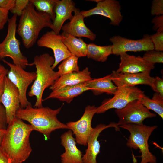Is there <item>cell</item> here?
<instances>
[{
    "mask_svg": "<svg viewBox=\"0 0 163 163\" xmlns=\"http://www.w3.org/2000/svg\"><path fill=\"white\" fill-rule=\"evenodd\" d=\"M1 103L5 109L8 125L16 117V113L20 108V105L18 90L6 76L5 78L4 89Z\"/></svg>",
    "mask_w": 163,
    "mask_h": 163,
    "instance_id": "cell-14",
    "label": "cell"
},
{
    "mask_svg": "<svg viewBox=\"0 0 163 163\" xmlns=\"http://www.w3.org/2000/svg\"><path fill=\"white\" fill-rule=\"evenodd\" d=\"M17 17V15L14 14L8 20L6 36L0 43V58L10 57L13 64L25 69L29 63L27 57L21 53L19 42L16 37Z\"/></svg>",
    "mask_w": 163,
    "mask_h": 163,
    "instance_id": "cell-6",
    "label": "cell"
},
{
    "mask_svg": "<svg viewBox=\"0 0 163 163\" xmlns=\"http://www.w3.org/2000/svg\"><path fill=\"white\" fill-rule=\"evenodd\" d=\"M117 87V89L113 97L104 100L101 105L97 107L96 113H104L113 108L122 109L130 102L138 100L145 95L144 91L135 86Z\"/></svg>",
    "mask_w": 163,
    "mask_h": 163,
    "instance_id": "cell-8",
    "label": "cell"
},
{
    "mask_svg": "<svg viewBox=\"0 0 163 163\" xmlns=\"http://www.w3.org/2000/svg\"><path fill=\"white\" fill-rule=\"evenodd\" d=\"M97 3L95 7L88 10L81 11L84 18L101 15L109 18L110 24L119 26L123 18L119 2L115 0H99Z\"/></svg>",
    "mask_w": 163,
    "mask_h": 163,
    "instance_id": "cell-13",
    "label": "cell"
},
{
    "mask_svg": "<svg viewBox=\"0 0 163 163\" xmlns=\"http://www.w3.org/2000/svg\"><path fill=\"white\" fill-rule=\"evenodd\" d=\"M153 29L157 31H163V15L156 16L152 19Z\"/></svg>",
    "mask_w": 163,
    "mask_h": 163,
    "instance_id": "cell-34",
    "label": "cell"
},
{
    "mask_svg": "<svg viewBox=\"0 0 163 163\" xmlns=\"http://www.w3.org/2000/svg\"><path fill=\"white\" fill-rule=\"evenodd\" d=\"M150 37L153 44L154 50L158 51H163V31H157Z\"/></svg>",
    "mask_w": 163,
    "mask_h": 163,
    "instance_id": "cell-30",
    "label": "cell"
},
{
    "mask_svg": "<svg viewBox=\"0 0 163 163\" xmlns=\"http://www.w3.org/2000/svg\"><path fill=\"white\" fill-rule=\"evenodd\" d=\"M151 14L155 16L163 15V0H154L152 1Z\"/></svg>",
    "mask_w": 163,
    "mask_h": 163,
    "instance_id": "cell-32",
    "label": "cell"
},
{
    "mask_svg": "<svg viewBox=\"0 0 163 163\" xmlns=\"http://www.w3.org/2000/svg\"><path fill=\"white\" fill-rule=\"evenodd\" d=\"M115 112L118 117L117 123L119 126L127 124H143V122L146 118L156 116V115L151 112L138 100L129 103L123 108L116 109Z\"/></svg>",
    "mask_w": 163,
    "mask_h": 163,
    "instance_id": "cell-9",
    "label": "cell"
},
{
    "mask_svg": "<svg viewBox=\"0 0 163 163\" xmlns=\"http://www.w3.org/2000/svg\"><path fill=\"white\" fill-rule=\"evenodd\" d=\"M78 58L72 54L63 60L58 67L57 72L60 76L63 75L79 71V67L78 65Z\"/></svg>",
    "mask_w": 163,
    "mask_h": 163,
    "instance_id": "cell-28",
    "label": "cell"
},
{
    "mask_svg": "<svg viewBox=\"0 0 163 163\" xmlns=\"http://www.w3.org/2000/svg\"><path fill=\"white\" fill-rule=\"evenodd\" d=\"M92 79L89 69L86 67L82 71L60 76L50 87V89L53 91L66 86L75 85L85 82Z\"/></svg>",
    "mask_w": 163,
    "mask_h": 163,
    "instance_id": "cell-21",
    "label": "cell"
},
{
    "mask_svg": "<svg viewBox=\"0 0 163 163\" xmlns=\"http://www.w3.org/2000/svg\"><path fill=\"white\" fill-rule=\"evenodd\" d=\"M8 71L5 67L0 63V74L7 73Z\"/></svg>",
    "mask_w": 163,
    "mask_h": 163,
    "instance_id": "cell-41",
    "label": "cell"
},
{
    "mask_svg": "<svg viewBox=\"0 0 163 163\" xmlns=\"http://www.w3.org/2000/svg\"><path fill=\"white\" fill-rule=\"evenodd\" d=\"M128 131L130 135L126 145L135 150L139 149L141 153L140 163H157L156 157L150 151L148 143L149 138L152 132L158 127L157 125L127 124L119 126Z\"/></svg>",
    "mask_w": 163,
    "mask_h": 163,
    "instance_id": "cell-5",
    "label": "cell"
},
{
    "mask_svg": "<svg viewBox=\"0 0 163 163\" xmlns=\"http://www.w3.org/2000/svg\"><path fill=\"white\" fill-rule=\"evenodd\" d=\"M143 58L148 63L155 65L156 63H163V52L155 50L146 51Z\"/></svg>",
    "mask_w": 163,
    "mask_h": 163,
    "instance_id": "cell-29",
    "label": "cell"
},
{
    "mask_svg": "<svg viewBox=\"0 0 163 163\" xmlns=\"http://www.w3.org/2000/svg\"><path fill=\"white\" fill-rule=\"evenodd\" d=\"M2 61L7 65L10 69L6 77L17 87L19 94L20 107L24 108L31 105L27 99L26 95L27 89L29 85L36 78V72H27L23 68L2 59Z\"/></svg>",
    "mask_w": 163,
    "mask_h": 163,
    "instance_id": "cell-7",
    "label": "cell"
},
{
    "mask_svg": "<svg viewBox=\"0 0 163 163\" xmlns=\"http://www.w3.org/2000/svg\"><path fill=\"white\" fill-rule=\"evenodd\" d=\"M54 58L48 53L35 56L33 62L28 66L34 65L36 68V78L28 92V96H35L36 100L34 107H43V95L45 89L52 85L60 77L58 72L54 71L52 66Z\"/></svg>",
    "mask_w": 163,
    "mask_h": 163,
    "instance_id": "cell-4",
    "label": "cell"
},
{
    "mask_svg": "<svg viewBox=\"0 0 163 163\" xmlns=\"http://www.w3.org/2000/svg\"><path fill=\"white\" fill-rule=\"evenodd\" d=\"M33 130L30 124L16 117L8 125L0 148L12 163H22L29 157L30 136Z\"/></svg>",
    "mask_w": 163,
    "mask_h": 163,
    "instance_id": "cell-1",
    "label": "cell"
},
{
    "mask_svg": "<svg viewBox=\"0 0 163 163\" xmlns=\"http://www.w3.org/2000/svg\"><path fill=\"white\" fill-rule=\"evenodd\" d=\"M15 0H0V8L8 11L14 7Z\"/></svg>",
    "mask_w": 163,
    "mask_h": 163,
    "instance_id": "cell-37",
    "label": "cell"
},
{
    "mask_svg": "<svg viewBox=\"0 0 163 163\" xmlns=\"http://www.w3.org/2000/svg\"><path fill=\"white\" fill-rule=\"evenodd\" d=\"M9 11L0 8V30L4 27L9 19Z\"/></svg>",
    "mask_w": 163,
    "mask_h": 163,
    "instance_id": "cell-36",
    "label": "cell"
},
{
    "mask_svg": "<svg viewBox=\"0 0 163 163\" xmlns=\"http://www.w3.org/2000/svg\"><path fill=\"white\" fill-rule=\"evenodd\" d=\"M0 163H13L0 148Z\"/></svg>",
    "mask_w": 163,
    "mask_h": 163,
    "instance_id": "cell-39",
    "label": "cell"
},
{
    "mask_svg": "<svg viewBox=\"0 0 163 163\" xmlns=\"http://www.w3.org/2000/svg\"><path fill=\"white\" fill-rule=\"evenodd\" d=\"M0 59H1L0 58Z\"/></svg>",
    "mask_w": 163,
    "mask_h": 163,
    "instance_id": "cell-42",
    "label": "cell"
},
{
    "mask_svg": "<svg viewBox=\"0 0 163 163\" xmlns=\"http://www.w3.org/2000/svg\"><path fill=\"white\" fill-rule=\"evenodd\" d=\"M97 108L94 106H87L80 119L76 121L69 122L66 124L75 135L76 142L78 144L87 145L89 137L94 128L91 126V122L94 115L96 113Z\"/></svg>",
    "mask_w": 163,
    "mask_h": 163,
    "instance_id": "cell-11",
    "label": "cell"
},
{
    "mask_svg": "<svg viewBox=\"0 0 163 163\" xmlns=\"http://www.w3.org/2000/svg\"><path fill=\"white\" fill-rule=\"evenodd\" d=\"M73 135L69 130L61 136V144L65 150L61 155L62 163H83L82 152L77 147Z\"/></svg>",
    "mask_w": 163,
    "mask_h": 163,
    "instance_id": "cell-19",
    "label": "cell"
},
{
    "mask_svg": "<svg viewBox=\"0 0 163 163\" xmlns=\"http://www.w3.org/2000/svg\"><path fill=\"white\" fill-rule=\"evenodd\" d=\"M112 80L116 86L134 87L138 85L151 86L154 77L150 75V72L135 73H121L113 71L111 74Z\"/></svg>",
    "mask_w": 163,
    "mask_h": 163,
    "instance_id": "cell-18",
    "label": "cell"
},
{
    "mask_svg": "<svg viewBox=\"0 0 163 163\" xmlns=\"http://www.w3.org/2000/svg\"><path fill=\"white\" fill-rule=\"evenodd\" d=\"M111 75V74L102 78L92 79L86 82V86L96 95L104 93L114 94L117 91V87L113 82Z\"/></svg>",
    "mask_w": 163,
    "mask_h": 163,
    "instance_id": "cell-23",
    "label": "cell"
},
{
    "mask_svg": "<svg viewBox=\"0 0 163 163\" xmlns=\"http://www.w3.org/2000/svg\"><path fill=\"white\" fill-rule=\"evenodd\" d=\"M8 126L5 108L0 103V128L6 129Z\"/></svg>",
    "mask_w": 163,
    "mask_h": 163,
    "instance_id": "cell-35",
    "label": "cell"
},
{
    "mask_svg": "<svg viewBox=\"0 0 163 163\" xmlns=\"http://www.w3.org/2000/svg\"><path fill=\"white\" fill-rule=\"evenodd\" d=\"M29 3L28 0H15L14 7L10 11L14 14L20 16Z\"/></svg>",
    "mask_w": 163,
    "mask_h": 163,
    "instance_id": "cell-31",
    "label": "cell"
},
{
    "mask_svg": "<svg viewBox=\"0 0 163 163\" xmlns=\"http://www.w3.org/2000/svg\"><path fill=\"white\" fill-rule=\"evenodd\" d=\"M152 89L155 92L163 96V79L156 76L154 78L151 86Z\"/></svg>",
    "mask_w": 163,
    "mask_h": 163,
    "instance_id": "cell-33",
    "label": "cell"
},
{
    "mask_svg": "<svg viewBox=\"0 0 163 163\" xmlns=\"http://www.w3.org/2000/svg\"><path fill=\"white\" fill-rule=\"evenodd\" d=\"M76 8L72 0H57L54 9L55 17L53 21L52 30L59 34L64 22L73 17L72 13Z\"/></svg>",
    "mask_w": 163,
    "mask_h": 163,
    "instance_id": "cell-20",
    "label": "cell"
},
{
    "mask_svg": "<svg viewBox=\"0 0 163 163\" xmlns=\"http://www.w3.org/2000/svg\"><path fill=\"white\" fill-rule=\"evenodd\" d=\"M112 45L100 46L94 43L87 45V56L95 61L104 62L112 54Z\"/></svg>",
    "mask_w": 163,
    "mask_h": 163,
    "instance_id": "cell-25",
    "label": "cell"
},
{
    "mask_svg": "<svg viewBox=\"0 0 163 163\" xmlns=\"http://www.w3.org/2000/svg\"><path fill=\"white\" fill-rule=\"evenodd\" d=\"M61 108V107L56 109L48 107L34 108L30 105L24 108L20 107L16 113V117L29 122L34 130L41 133L45 139L48 140L53 131L59 129H69L66 124L57 118Z\"/></svg>",
    "mask_w": 163,
    "mask_h": 163,
    "instance_id": "cell-2",
    "label": "cell"
},
{
    "mask_svg": "<svg viewBox=\"0 0 163 163\" xmlns=\"http://www.w3.org/2000/svg\"><path fill=\"white\" fill-rule=\"evenodd\" d=\"M52 27L53 21L50 16L36 10L29 2L20 16L17 31L25 47L28 49L37 42L42 29L48 27L52 29Z\"/></svg>",
    "mask_w": 163,
    "mask_h": 163,
    "instance_id": "cell-3",
    "label": "cell"
},
{
    "mask_svg": "<svg viewBox=\"0 0 163 163\" xmlns=\"http://www.w3.org/2000/svg\"><path fill=\"white\" fill-rule=\"evenodd\" d=\"M57 0H30L37 11L46 13L50 16L53 21L55 17V6Z\"/></svg>",
    "mask_w": 163,
    "mask_h": 163,
    "instance_id": "cell-27",
    "label": "cell"
},
{
    "mask_svg": "<svg viewBox=\"0 0 163 163\" xmlns=\"http://www.w3.org/2000/svg\"><path fill=\"white\" fill-rule=\"evenodd\" d=\"M109 40L112 43V54L119 56L128 51H147L154 50V47L148 34L145 35L141 39L134 40L119 35L114 36Z\"/></svg>",
    "mask_w": 163,
    "mask_h": 163,
    "instance_id": "cell-10",
    "label": "cell"
},
{
    "mask_svg": "<svg viewBox=\"0 0 163 163\" xmlns=\"http://www.w3.org/2000/svg\"><path fill=\"white\" fill-rule=\"evenodd\" d=\"M149 110H152L163 118V96L155 92L152 99L145 95L138 100Z\"/></svg>",
    "mask_w": 163,
    "mask_h": 163,
    "instance_id": "cell-26",
    "label": "cell"
},
{
    "mask_svg": "<svg viewBox=\"0 0 163 163\" xmlns=\"http://www.w3.org/2000/svg\"><path fill=\"white\" fill-rule=\"evenodd\" d=\"M6 132V129L0 128V145L2 142Z\"/></svg>",
    "mask_w": 163,
    "mask_h": 163,
    "instance_id": "cell-40",
    "label": "cell"
},
{
    "mask_svg": "<svg viewBox=\"0 0 163 163\" xmlns=\"http://www.w3.org/2000/svg\"><path fill=\"white\" fill-rule=\"evenodd\" d=\"M61 35L63 43L72 54L78 58L87 56V44L81 38L63 32Z\"/></svg>",
    "mask_w": 163,
    "mask_h": 163,
    "instance_id": "cell-24",
    "label": "cell"
},
{
    "mask_svg": "<svg viewBox=\"0 0 163 163\" xmlns=\"http://www.w3.org/2000/svg\"><path fill=\"white\" fill-rule=\"evenodd\" d=\"M120 62L116 71L121 73H135L150 72L155 68L154 65L146 62L140 56L128 54L126 53L120 54Z\"/></svg>",
    "mask_w": 163,
    "mask_h": 163,
    "instance_id": "cell-16",
    "label": "cell"
},
{
    "mask_svg": "<svg viewBox=\"0 0 163 163\" xmlns=\"http://www.w3.org/2000/svg\"><path fill=\"white\" fill-rule=\"evenodd\" d=\"M37 42L38 46L46 47L53 51L55 59L52 67L53 69L72 54L63 43L61 34H57L53 30L47 32Z\"/></svg>",
    "mask_w": 163,
    "mask_h": 163,
    "instance_id": "cell-12",
    "label": "cell"
},
{
    "mask_svg": "<svg viewBox=\"0 0 163 163\" xmlns=\"http://www.w3.org/2000/svg\"><path fill=\"white\" fill-rule=\"evenodd\" d=\"M74 14L70 22L62 26L63 32L69 34L76 37H85L91 41L94 40L96 35L86 25L84 22V17L81 13L78 8H76Z\"/></svg>",
    "mask_w": 163,
    "mask_h": 163,
    "instance_id": "cell-17",
    "label": "cell"
},
{
    "mask_svg": "<svg viewBox=\"0 0 163 163\" xmlns=\"http://www.w3.org/2000/svg\"><path fill=\"white\" fill-rule=\"evenodd\" d=\"M7 73L0 74V103L2 95L4 92L5 85V78Z\"/></svg>",
    "mask_w": 163,
    "mask_h": 163,
    "instance_id": "cell-38",
    "label": "cell"
},
{
    "mask_svg": "<svg viewBox=\"0 0 163 163\" xmlns=\"http://www.w3.org/2000/svg\"><path fill=\"white\" fill-rule=\"evenodd\" d=\"M89 90L86 86V82L75 85L66 86L52 91L43 100L55 98L69 103L74 97Z\"/></svg>",
    "mask_w": 163,
    "mask_h": 163,
    "instance_id": "cell-22",
    "label": "cell"
},
{
    "mask_svg": "<svg viewBox=\"0 0 163 163\" xmlns=\"http://www.w3.org/2000/svg\"><path fill=\"white\" fill-rule=\"evenodd\" d=\"M110 127L114 128L117 131L120 130L117 123L114 122H111L107 125L98 124L93 128L87 142V148L85 153L82 156L83 163H97L96 158L100 153V145L98 140V137L103 131Z\"/></svg>",
    "mask_w": 163,
    "mask_h": 163,
    "instance_id": "cell-15",
    "label": "cell"
}]
</instances>
